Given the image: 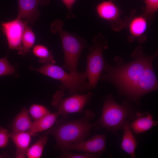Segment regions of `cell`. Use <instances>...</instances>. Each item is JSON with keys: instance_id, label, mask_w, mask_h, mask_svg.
Segmentation results:
<instances>
[{"instance_id": "obj_12", "label": "cell", "mask_w": 158, "mask_h": 158, "mask_svg": "<svg viewBox=\"0 0 158 158\" xmlns=\"http://www.w3.org/2000/svg\"><path fill=\"white\" fill-rule=\"evenodd\" d=\"M133 121L129 123L131 130L136 134L146 132L158 123L157 121L153 120V115L150 113L137 112Z\"/></svg>"}, {"instance_id": "obj_14", "label": "cell", "mask_w": 158, "mask_h": 158, "mask_svg": "<svg viewBox=\"0 0 158 158\" xmlns=\"http://www.w3.org/2000/svg\"><path fill=\"white\" fill-rule=\"evenodd\" d=\"M32 135L29 132H14L9 133V138L14 143L16 148V157L25 158L29 148Z\"/></svg>"}, {"instance_id": "obj_18", "label": "cell", "mask_w": 158, "mask_h": 158, "mask_svg": "<svg viewBox=\"0 0 158 158\" xmlns=\"http://www.w3.org/2000/svg\"><path fill=\"white\" fill-rule=\"evenodd\" d=\"M32 123L28 111L25 107H23L13 122L11 129L14 132H28Z\"/></svg>"}, {"instance_id": "obj_3", "label": "cell", "mask_w": 158, "mask_h": 158, "mask_svg": "<svg viewBox=\"0 0 158 158\" xmlns=\"http://www.w3.org/2000/svg\"><path fill=\"white\" fill-rule=\"evenodd\" d=\"M136 113L134 111L129 100L124 101L122 105L116 102L113 96L107 95L102 109L100 118L94 123L93 128L98 130L103 128L110 132L115 133L122 129L129 118L133 119Z\"/></svg>"}, {"instance_id": "obj_20", "label": "cell", "mask_w": 158, "mask_h": 158, "mask_svg": "<svg viewBox=\"0 0 158 158\" xmlns=\"http://www.w3.org/2000/svg\"><path fill=\"white\" fill-rule=\"evenodd\" d=\"M35 41V34L28 25L24 31L22 41V49L18 54L25 55L33 46Z\"/></svg>"}, {"instance_id": "obj_5", "label": "cell", "mask_w": 158, "mask_h": 158, "mask_svg": "<svg viewBox=\"0 0 158 158\" xmlns=\"http://www.w3.org/2000/svg\"><path fill=\"white\" fill-rule=\"evenodd\" d=\"M63 26L62 20H56L51 24V30L53 33H58L61 38L64 55L63 68L75 73L77 72L79 59L86 44L83 39L64 30Z\"/></svg>"}, {"instance_id": "obj_22", "label": "cell", "mask_w": 158, "mask_h": 158, "mask_svg": "<svg viewBox=\"0 0 158 158\" xmlns=\"http://www.w3.org/2000/svg\"><path fill=\"white\" fill-rule=\"evenodd\" d=\"M28 111L35 121L41 118L50 112L45 106L36 104H32Z\"/></svg>"}, {"instance_id": "obj_26", "label": "cell", "mask_w": 158, "mask_h": 158, "mask_svg": "<svg viewBox=\"0 0 158 158\" xmlns=\"http://www.w3.org/2000/svg\"><path fill=\"white\" fill-rule=\"evenodd\" d=\"M9 133L7 130L0 127V148H4L7 146L9 138Z\"/></svg>"}, {"instance_id": "obj_2", "label": "cell", "mask_w": 158, "mask_h": 158, "mask_svg": "<svg viewBox=\"0 0 158 158\" xmlns=\"http://www.w3.org/2000/svg\"><path fill=\"white\" fill-rule=\"evenodd\" d=\"M84 114L80 119L62 120L56 126L47 130V133L54 138L57 148L59 149L66 145L84 140L90 136L91 129L95 126L94 123H91L90 122L95 114L90 110L85 111Z\"/></svg>"}, {"instance_id": "obj_23", "label": "cell", "mask_w": 158, "mask_h": 158, "mask_svg": "<svg viewBox=\"0 0 158 158\" xmlns=\"http://www.w3.org/2000/svg\"><path fill=\"white\" fill-rule=\"evenodd\" d=\"M15 71L14 67L10 63L7 56L0 59V77L11 75Z\"/></svg>"}, {"instance_id": "obj_6", "label": "cell", "mask_w": 158, "mask_h": 158, "mask_svg": "<svg viewBox=\"0 0 158 158\" xmlns=\"http://www.w3.org/2000/svg\"><path fill=\"white\" fill-rule=\"evenodd\" d=\"M93 43L89 48L87 57V67L85 71L91 88L96 87L104 70L105 61L103 51L107 48V41L100 35L93 39Z\"/></svg>"}, {"instance_id": "obj_8", "label": "cell", "mask_w": 158, "mask_h": 158, "mask_svg": "<svg viewBox=\"0 0 158 158\" xmlns=\"http://www.w3.org/2000/svg\"><path fill=\"white\" fill-rule=\"evenodd\" d=\"M153 60L147 64L136 85L131 100L137 104L145 94L158 89V81L152 66Z\"/></svg>"}, {"instance_id": "obj_19", "label": "cell", "mask_w": 158, "mask_h": 158, "mask_svg": "<svg viewBox=\"0 0 158 158\" xmlns=\"http://www.w3.org/2000/svg\"><path fill=\"white\" fill-rule=\"evenodd\" d=\"M32 52L38 58L39 61L40 63L53 64L56 63L52 51H49L44 45L37 44L34 46Z\"/></svg>"}, {"instance_id": "obj_25", "label": "cell", "mask_w": 158, "mask_h": 158, "mask_svg": "<svg viewBox=\"0 0 158 158\" xmlns=\"http://www.w3.org/2000/svg\"><path fill=\"white\" fill-rule=\"evenodd\" d=\"M145 7V15L147 18L152 17L158 10V0H144Z\"/></svg>"}, {"instance_id": "obj_17", "label": "cell", "mask_w": 158, "mask_h": 158, "mask_svg": "<svg viewBox=\"0 0 158 158\" xmlns=\"http://www.w3.org/2000/svg\"><path fill=\"white\" fill-rule=\"evenodd\" d=\"M59 116L57 113H49L41 118L32 122L29 130L32 135L48 130L56 123Z\"/></svg>"}, {"instance_id": "obj_9", "label": "cell", "mask_w": 158, "mask_h": 158, "mask_svg": "<svg viewBox=\"0 0 158 158\" xmlns=\"http://www.w3.org/2000/svg\"><path fill=\"white\" fill-rule=\"evenodd\" d=\"M28 25L27 22L17 18L1 23V30L6 37L10 49L18 51L21 50L22 37Z\"/></svg>"}, {"instance_id": "obj_27", "label": "cell", "mask_w": 158, "mask_h": 158, "mask_svg": "<svg viewBox=\"0 0 158 158\" xmlns=\"http://www.w3.org/2000/svg\"><path fill=\"white\" fill-rule=\"evenodd\" d=\"M76 0H62L68 10V13L67 16V17L68 18H75L74 15L72 12V9Z\"/></svg>"}, {"instance_id": "obj_21", "label": "cell", "mask_w": 158, "mask_h": 158, "mask_svg": "<svg viewBox=\"0 0 158 158\" xmlns=\"http://www.w3.org/2000/svg\"><path fill=\"white\" fill-rule=\"evenodd\" d=\"M48 139V138L47 136L40 138L33 145L29 147L26 153L27 157L29 158H40Z\"/></svg>"}, {"instance_id": "obj_16", "label": "cell", "mask_w": 158, "mask_h": 158, "mask_svg": "<svg viewBox=\"0 0 158 158\" xmlns=\"http://www.w3.org/2000/svg\"><path fill=\"white\" fill-rule=\"evenodd\" d=\"M129 122L125 123L122 129L123 131L121 147V149L131 158H135L138 142L129 127Z\"/></svg>"}, {"instance_id": "obj_10", "label": "cell", "mask_w": 158, "mask_h": 158, "mask_svg": "<svg viewBox=\"0 0 158 158\" xmlns=\"http://www.w3.org/2000/svg\"><path fill=\"white\" fill-rule=\"evenodd\" d=\"M106 141L104 134H97L88 140L63 146L59 150L61 152L75 150L92 154H101L106 150Z\"/></svg>"}, {"instance_id": "obj_13", "label": "cell", "mask_w": 158, "mask_h": 158, "mask_svg": "<svg viewBox=\"0 0 158 158\" xmlns=\"http://www.w3.org/2000/svg\"><path fill=\"white\" fill-rule=\"evenodd\" d=\"M96 10L98 16L106 20L114 23L119 19L120 11L118 6L112 0L101 2L96 6Z\"/></svg>"}, {"instance_id": "obj_11", "label": "cell", "mask_w": 158, "mask_h": 158, "mask_svg": "<svg viewBox=\"0 0 158 158\" xmlns=\"http://www.w3.org/2000/svg\"><path fill=\"white\" fill-rule=\"evenodd\" d=\"M50 0H18V13L17 18L33 23L40 15L39 6L48 4Z\"/></svg>"}, {"instance_id": "obj_7", "label": "cell", "mask_w": 158, "mask_h": 158, "mask_svg": "<svg viewBox=\"0 0 158 158\" xmlns=\"http://www.w3.org/2000/svg\"><path fill=\"white\" fill-rule=\"evenodd\" d=\"M64 92L57 91L53 96L52 104L58 110L59 116L67 117L73 113H82L85 106L90 102L92 96L90 92L85 94H76L63 98Z\"/></svg>"}, {"instance_id": "obj_28", "label": "cell", "mask_w": 158, "mask_h": 158, "mask_svg": "<svg viewBox=\"0 0 158 158\" xmlns=\"http://www.w3.org/2000/svg\"><path fill=\"white\" fill-rule=\"evenodd\" d=\"M4 157V156L2 155H0V158Z\"/></svg>"}, {"instance_id": "obj_24", "label": "cell", "mask_w": 158, "mask_h": 158, "mask_svg": "<svg viewBox=\"0 0 158 158\" xmlns=\"http://www.w3.org/2000/svg\"><path fill=\"white\" fill-rule=\"evenodd\" d=\"M101 154H92L87 153L84 154H77L68 151L62 152L58 156L61 158H97L100 156Z\"/></svg>"}, {"instance_id": "obj_1", "label": "cell", "mask_w": 158, "mask_h": 158, "mask_svg": "<svg viewBox=\"0 0 158 158\" xmlns=\"http://www.w3.org/2000/svg\"><path fill=\"white\" fill-rule=\"evenodd\" d=\"M157 53L148 56L141 46L138 47L132 54L131 62L125 63L119 57L115 58L114 65L105 61L104 70L105 73L100 79L109 82L117 88L120 93L131 100L136 85L148 63L157 57Z\"/></svg>"}, {"instance_id": "obj_4", "label": "cell", "mask_w": 158, "mask_h": 158, "mask_svg": "<svg viewBox=\"0 0 158 158\" xmlns=\"http://www.w3.org/2000/svg\"><path fill=\"white\" fill-rule=\"evenodd\" d=\"M34 71L59 81L61 83L60 90H67L70 95L81 94L91 88L87 82L85 72L68 73L62 67L55 64L47 63Z\"/></svg>"}, {"instance_id": "obj_15", "label": "cell", "mask_w": 158, "mask_h": 158, "mask_svg": "<svg viewBox=\"0 0 158 158\" xmlns=\"http://www.w3.org/2000/svg\"><path fill=\"white\" fill-rule=\"evenodd\" d=\"M147 17L145 16H137L131 18L128 23L129 32L133 39H137L140 42L145 41L142 36L145 34L148 27Z\"/></svg>"}]
</instances>
